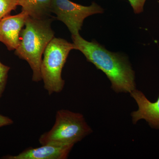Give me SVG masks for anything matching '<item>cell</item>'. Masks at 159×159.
Returning <instances> with one entry per match:
<instances>
[{"instance_id":"6da1fadb","label":"cell","mask_w":159,"mask_h":159,"mask_svg":"<svg viewBox=\"0 0 159 159\" xmlns=\"http://www.w3.org/2000/svg\"><path fill=\"white\" fill-rule=\"evenodd\" d=\"M72 38L76 50L106 75L114 91L130 93L135 89V73L127 57L108 51L95 41H88L79 34L72 35Z\"/></svg>"},{"instance_id":"7a4b0ae2","label":"cell","mask_w":159,"mask_h":159,"mask_svg":"<svg viewBox=\"0 0 159 159\" xmlns=\"http://www.w3.org/2000/svg\"><path fill=\"white\" fill-rule=\"evenodd\" d=\"M53 21L50 17L36 19L28 16L20 34L19 44L15 54L25 60L32 70V80L38 82L42 80L40 68L42 55L47 46L54 37L51 28Z\"/></svg>"},{"instance_id":"3957f363","label":"cell","mask_w":159,"mask_h":159,"mask_svg":"<svg viewBox=\"0 0 159 159\" xmlns=\"http://www.w3.org/2000/svg\"><path fill=\"white\" fill-rule=\"evenodd\" d=\"M92 132L82 114L60 110L52 128L43 134L39 141L41 145H74Z\"/></svg>"},{"instance_id":"277c9868","label":"cell","mask_w":159,"mask_h":159,"mask_svg":"<svg viewBox=\"0 0 159 159\" xmlns=\"http://www.w3.org/2000/svg\"><path fill=\"white\" fill-rule=\"evenodd\" d=\"M73 50H76L74 43L55 37L46 48L40 72L44 87L49 95L61 93L63 89L65 81L61 73L69 53Z\"/></svg>"},{"instance_id":"5b68a950","label":"cell","mask_w":159,"mask_h":159,"mask_svg":"<svg viewBox=\"0 0 159 159\" xmlns=\"http://www.w3.org/2000/svg\"><path fill=\"white\" fill-rule=\"evenodd\" d=\"M51 11L57 19L66 26L72 35L79 34L84 19L94 14L102 13L104 10L95 2L83 6L70 0H52Z\"/></svg>"},{"instance_id":"8992f818","label":"cell","mask_w":159,"mask_h":159,"mask_svg":"<svg viewBox=\"0 0 159 159\" xmlns=\"http://www.w3.org/2000/svg\"><path fill=\"white\" fill-rule=\"evenodd\" d=\"M29 16L25 11L6 16L0 20V42L9 51H15L19 44L20 34Z\"/></svg>"},{"instance_id":"52a82bcc","label":"cell","mask_w":159,"mask_h":159,"mask_svg":"<svg viewBox=\"0 0 159 159\" xmlns=\"http://www.w3.org/2000/svg\"><path fill=\"white\" fill-rule=\"evenodd\" d=\"M130 94L139 106L138 110L131 114L134 124L140 119H145L151 127L159 129V96L156 102H152L142 92L136 89Z\"/></svg>"},{"instance_id":"ba28073f","label":"cell","mask_w":159,"mask_h":159,"mask_svg":"<svg viewBox=\"0 0 159 159\" xmlns=\"http://www.w3.org/2000/svg\"><path fill=\"white\" fill-rule=\"evenodd\" d=\"M41 147H32L25 149L17 155L3 157L6 159H66L74 145H41Z\"/></svg>"},{"instance_id":"9c48e42d","label":"cell","mask_w":159,"mask_h":159,"mask_svg":"<svg viewBox=\"0 0 159 159\" xmlns=\"http://www.w3.org/2000/svg\"><path fill=\"white\" fill-rule=\"evenodd\" d=\"M17 2L18 6L22 7V11L31 18L42 19L50 17L52 0H17Z\"/></svg>"},{"instance_id":"30bf717a","label":"cell","mask_w":159,"mask_h":159,"mask_svg":"<svg viewBox=\"0 0 159 159\" xmlns=\"http://www.w3.org/2000/svg\"><path fill=\"white\" fill-rule=\"evenodd\" d=\"M17 6V0H0V18L9 15Z\"/></svg>"},{"instance_id":"8fae6325","label":"cell","mask_w":159,"mask_h":159,"mask_svg":"<svg viewBox=\"0 0 159 159\" xmlns=\"http://www.w3.org/2000/svg\"><path fill=\"white\" fill-rule=\"evenodd\" d=\"M10 69L9 66L3 64L0 61V98L2 96L6 89L8 73Z\"/></svg>"},{"instance_id":"7c38bea8","label":"cell","mask_w":159,"mask_h":159,"mask_svg":"<svg viewBox=\"0 0 159 159\" xmlns=\"http://www.w3.org/2000/svg\"><path fill=\"white\" fill-rule=\"evenodd\" d=\"M146 0H128L133 9L134 12L139 14L143 12L144 5Z\"/></svg>"},{"instance_id":"4fadbf2b","label":"cell","mask_w":159,"mask_h":159,"mask_svg":"<svg viewBox=\"0 0 159 159\" xmlns=\"http://www.w3.org/2000/svg\"><path fill=\"white\" fill-rule=\"evenodd\" d=\"M13 123V121L10 118L0 114V128L3 126L11 125Z\"/></svg>"},{"instance_id":"5bb4252c","label":"cell","mask_w":159,"mask_h":159,"mask_svg":"<svg viewBox=\"0 0 159 159\" xmlns=\"http://www.w3.org/2000/svg\"><path fill=\"white\" fill-rule=\"evenodd\" d=\"M1 18H0V20H1Z\"/></svg>"}]
</instances>
